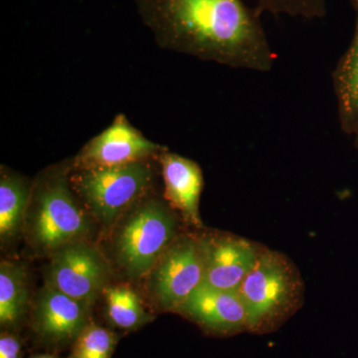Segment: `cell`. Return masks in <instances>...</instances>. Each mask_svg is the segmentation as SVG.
I'll return each instance as SVG.
<instances>
[{"instance_id":"cell-1","label":"cell","mask_w":358,"mask_h":358,"mask_svg":"<svg viewBox=\"0 0 358 358\" xmlns=\"http://www.w3.org/2000/svg\"><path fill=\"white\" fill-rule=\"evenodd\" d=\"M164 50L237 69L268 72L275 60L261 14L242 0H134Z\"/></svg>"},{"instance_id":"cell-2","label":"cell","mask_w":358,"mask_h":358,"mask_svg":"<svg viewBox=\"0 0 358 358\" xmlns=\"http://www.w3.org/2000/svg\"><path fill=\"white\" fill-rule=\"evenodd\" d=\"M72 159L44 169L33 180L23 233L38 254L51 255L71 242L90 240L94 219L89 215L72 185Z\"/></svg>"},{"instance_id":"cell-3","label":"cell","mask_w":358,"mask_h":358,"mask_svg":"<svg viewBox=\"0 0 358 358\" xmlns=\"http://www.w3.org/2000/svg\"><path fill=\"white\" fill-rule=\"evenodd\" d=\"M238 293L246 310L249 333L265 334L277 331L300 310L305 284L288 256L264 247Z\"/></svg>"},{"instance_id":"cell-4","label":"cell","mask_w":358,"mask_h":358,"mask_svg":"<svg viewBox=\"0 0 358 358\" xmlns=\"http://www.w3.org/2000/svg\"><path fill=\"white\" fill-rule=\"evenodd\" d=\"M155 190L134 204L112 227L115 230L110 247L113 258L133 281L147 278L179 235L176 212Z\"/></svg>"},{"instance_id":"cell-5","label":"cell","mask_w":358,"mask_h":358,"mask_svg":"<svg viewBox=\"0 0 358 358\" xmlns=\"http://www.w3.org/2000/svg\"><path fill=\"white\" fill-rule=\"evenodd\" d=\"M157 159L127 166L72 169L70 181L89 215L106 229L148 193L159 178Z\"/></svg>"},{"instance_id":"cell-6","label":"cell","mask_w":358,"mask_h":358,"mask_svg":"<svg viewBox=\"0 0 358 358\" xmlns=\"http://www.w3.org/2000/svg\"><path fill=\"white\" fill-rule=\"evenodd\" d=\"M148 294L164 312L176 313L203 284L204 264L199 235L180 234L148 275Z\"/></svg>"},{"instance_id":"cell-7","label":"cell","mask_w":358,"mask_h":358,"mask_svg":"<svg viewBox=\"0 0 358 358\" xmlns=\"http://www.w3.org/2000/svg\"><path fill=\"white\" fill-rule=\"evenodd\" d=\"M110 277L109 263L100 249L81 240L51 254L45 284L93 306L109 286Z\"/></svg>"},{"instance_id":"cell-8","label":"cell","mask_w":358,"mask_h":358,"mask_svg":"<svg viewBox=\"0 0 358 358\" xmlns=\"http://www.w3.org/2000/svg\"><path fill=\"white\" fill-rule=\"evenodd\" d=\"M92 306L45 284L33 301L30 329L35 343L47 352L71 348L92 322Z\"/></svg>"},{"instance_id":"cell-9","label":"cell","mask_w":358,"mask_h":358,"mask_svg":"<svg viewBox=\"0 0 358 358\" xmlns=\"http://www.w3.org/2000/svg\"><path fill=\"white\" fill-rule=\"evenodd\" d=\"M167 148L148 140L134 128L124 114L81 148L72 159V169L127 166L159 159Z\"/></svg>"},{"instance_id":"cell-10","label":"cell","mask_w":358,"mask_h":358,"mask_svg":"<svg viewBox=\"0 0 358 358\" xmlns=\"http://www.w3.org/2000/svg\"><path fill=\"white\" fill-rule=\"evenodd\" d=\"M199 237L203 256V284L238 291L256 265L264 247L227 233H205Z\"/></svg>"},{"instance_id":"cell-11","label":"cell","mask_w":358,"mask_h":358,"mask_svg":"<svg viewBox=\"0 0 358 358\" xmlns=\"http://www.w3.org/2000/svg\"><path fill=\"white\" fill-rule=\"evenodd\" d=\"M176 313L212 336H231L248 331L246 310L238 291L202 284Z\"/></svg>"},{"instance_id":"cell-12","label":"cell","mask_w":358,"mask_h":358,"mask_svg":"<svg viewBox=\"0 0 358 358\" xmlns=\"http://www.w3.org/2000/svg\"><path fill=\"white\" fill-rule=\"evenodd\" d=\"M160 174L164 185V199L186 223L202 228L199 201L204 179L201 167L192 159L164 150L159 155Z\"/></svg>"},{"instance_id":"cell-13","label":"cell","mask_w":358,"mask_h":358,"mask_svg":"<svg viewBox=\"0 0 358 358\" xmlns=\"http://www.w3.org/2000/svg\"><path fill=\"white\" fill-rule=\"evenodd\" d=\"M33 181L6 166L0 171V239L2 246L23 232Z\"/></svg>"},{"instance_id":"cell-14","label":"cell","mask_w":358,"mask_h":358,"mask_svg":"<svg viewBox=\"0 0 358 358\" xmlns=\"http://www.w3.org/2000/svg\"><path fill=\"white\" fill-rule=\"evenodd\" d=\"M333 83L341 128L353 136L358 124V14L352 43L334 71Z\"/></svg>"},{"instance_id":"cell-15","label":"cell","mask_w":358,"mask_h":358,"mask_svg":"<svg viewBox=\"0 0 358 358\" xmlns=\"http://www.w3.org/2000/svg\"><path fill=\"white\" fill-rule=\"evenodd\" d=\"M29 308V288L25 266L13 261L0 265V327L20 331Z\"/></svg>"},{"instance_id":"cell-16","label":"cell","mask_w":358,"mask_h":358,"mask_svg":"<svg viewBox=\"0 0 358 358\" xmlns=\"http://www.w3.org/2000/svg\"><path fill=\"white\" fill-rule=\"evenodd\" d=\"M105 317L110 329L134 331L154 320L147 312L141 296L124 285L108 286L103 294Z\"/></svg>"},{"instance_id":"cell-17","label":"cell","mask_w":358,"mask_h":358,"mask_svg":"<svg viewBox=\"0 0 358 358\" xmlns=\"http://www.w3.org/2000/svg\"><path fill=\"white\" fill-rule=\"evenodd\" d=\"M119 334L92 320L71 346L67 358H112Z\"/></svg>"},{"instance_id":"cell-18","label":"cell","mask_w":358,"mask_h":358,"mask_svg":"<svg viewBox=\"0 0 358 358\" xmlns=\"http://www.w3.org/2000/svg\"><path fill=\"white\" fill-rule=\"evenodd\" d=\"M256 10L259 13H268L278 16L281 14L317 20L324 17L327 13L326 0H258Z\"/></svg>"},{"instance_id":"cell-19","label":"cell","mask_w":358,"mask_h":358,"mask_svg":"<svg viewBox=\"0 0 358 358\" xmlns=\"http://www.w3.org/2000/svg\"><path fill=\"white\" fill-rule=\"evenodd\" d=\"M25 341L20 331H1L0 334V358H22Z\"/></svg>"},{"instance_id":"cell-20","label":"cell","mask_w":358,"mask_h":358,"mask_svg":"<svg viewBox=\"0 0 358 358\" xmlns=\"http://www.w3.org/2000/svg\"><path fill=\"white\" fill-rule=\"evenodd\" d=\"M29 358H62L59 357L58 353L54 352H43V353H35L32 355Z\"/></svg>"},{"instance_id":"cell-21","label":"cell","mask_w":358,"mask_h":358,"mask_svg":"<svg viewBox=\"0 0 358 358\" xmlns=\"http://www.w3.org/2000/svg\"><path fill=\"white\" fill-rule=\"evenodd\" d=\"M350 3H352V6L353 7V9H355V13L358 14V0H350Z\"/></svg>"},{"instance_id":"cell-22","label":"cell","mask_w":358,"mask_h":358,"mask_svg":"<svg viewBox=\"0 0 358 358\" xmlns=\"http://www.w3.org/2000/svg\"><path fill=\"white\" fill-rule=\"evenodd\" d=\"M353 136H355V148L358 150V124L357 128L355 129V134H353Z\"/></svg>"}]
</instances>
